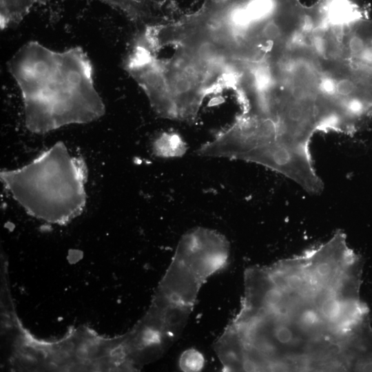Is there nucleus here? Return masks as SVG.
<instances>
[{"label":"nucleus","mask_w":372,"mask_h":372,"mask_svg":"<svg viewBox=\"0 0 372 372\" xmlns=\"http://www.w3.org/2000/svg\"><path fill=\"white\" fill-rule=\"evenodd\" d=\"M369 20L354 0H247L225 65L237 118L291 158L309 156L317 133L358 132L372 117Z\"/></svg>","instance_id":"1"},{"label":"nucleus","mask_w":372,"mask_h":372,"mask_svg":"<svg viewBox=\"0 0 372 372\" xmlns=\"http://www.w3.org/2000/svg\"><path fill=\"white\" fill-rule=\"evenodd\" d=\"M8 69L21 91L25 125L32 133L89 123L105 112L92 63L81 47L59 52L28 41L8 61Z\"/></svg>","instance_id":"2"},{"label":"nucleus","mask_w":372,"mask_h":372,"mask_svg":"<svg viewBox=\"0 0 372 372\" xmlns=\"http://www.w3.org/2000/svg\"><path fill=\"white\" fill-rule=\"evenodd\" d=\"M87 170L83 160L71 156L57 142L30 163L3 170L0 176L13 198L30 215L64 224L83 211Z\"/></svg>","instance_id":"3"},{"label":"nucleus","mask_w":372,"mask_h":372,"mask_svg":"<svg viewBox=\"0 0 372 372\" xmlns=\"http://www.w3.org/2000/svg\"><path fill=\"white\" fill-rule=\"evenodd\" d=\"M180 367L185 371H198L204 365L203 355L195 349L185 351L179 360Z\"/></svg>","instance_id":"5"},{"label":"nucleus","mask_w":372,"mask_h":372,"mask_svg":"<svg viewBox=\"0 0 372 372\" xmlns=\"http://www.w3.org/2000/svg\"><path fill=\"white\" fill-rule=\"evenodd\" d=\"M187 151L185 142L175 133L165 132L153 143V152L158 157L174 158L183 156Z\"/></svg>","instance_id":"4"}]
</instances>
